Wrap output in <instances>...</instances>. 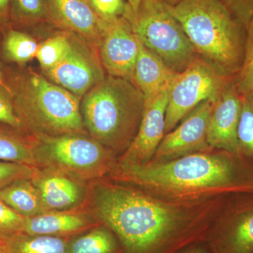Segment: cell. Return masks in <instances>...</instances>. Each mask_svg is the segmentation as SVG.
I'll return each mask as SVG.
<instances>
[{"mask_svg": "<svg viewBox=\"0 0 253 253\" xmlns=\"http://www.w3.org/2000/svg\"><path fill=\"white\" fill-rule=\"evenodd\" d=\"M175 73L138 40V54L131 81L144 94L145 101L154 99L166 89Z\"/></svg>", "mask_w": 253, "mask_h": 253, "instance_id": "cell-18", "label": "cell"}, {"mask_svg": "<svg viewBox=\"0 0 253 253\" xmlns=\"http://www.w3.org/2000/svg\"><path fill=\"white\" fill-rule=\"evenodd\" d=\"M11 0H0V16H4L7 12Z\"/></svg>", "mask_w": 253, "mask_h": 253, "instance_id": "cell-34", "label": "cell"}, {"mask_svg": "<svg viewBox=\"0 0 253 253\" xmlns=\"http://www.w3.org/2000/svg\"><path fill=\"white\" fill-rule=\"evenodd\" d=\"M91 186V214L118 236L125 253H179L206 242L227 203V198L172 202L116 181Z\"/></svg>", "mask_w": 253, "mask_h": 253, "instance_id": "cell-1", "label": "cell"}, {"mask_svg": "<svg viewBox=\"0 0 253 253\" xmlns=\"http://www.w3.org/2000/svg\"><path fill=\"white\" fill-rule=\"evenodd\" d=\"M241 111V94L234 76L213 101L208 127L211 149L241 156L237 137Z\"/></svg>", "mask_w": 253, "mask_h": 253, "instance_id": "cell-13", "label": "cell"}, {"mask_svg": "<svg viewBox=\"0 0 253 253\" xmlns=\"http://www.w3.org/2000/svg\"><path fill=\"white\" fill-rule=\"evenodd\" d=\"M234 77L225 76L200 57L184 71L175 73L168 86L165 134L201 103L217 97Z\"/></svg>", "mask_w": 253, "mask_h": 253, "instance_id": "cell-8", "label": "cell"}, {"mask_svg": "<svg viewBox=\"0 0 253 253\" xmlns=\"http://www.w3.org/2000/svg\"><path fill=\"white\" fill-rule=\"evenodd\" d=\"M9 253H67L63 237L20 234L7 239Z\"/></svg>", "mask_w": 253, "mask_h": 253, "instance_id": "cell-20", "label": "cell"}, {"mask_svg": "<svg viewBox=\"0 0 253 253\" xmlns=\"http://www.w3.org/2000/svg\"><path fill=\"white\" fill-rule=\"evenodd\" d=\"M141 0H127V5L129 9L132 13H135L138 7H139V3Z\"/></svg>", "mask_w": 253, "mask_h": 253, "instance_id": "cell-35", "label": "cell"}, {"mask_svg": "<svg viewBox=\"0 0 253 253\" xmlns=\"http://www.w3.org/2000/svg\"><path fill=\"white\" fill-rule=\"evenodd\" d=\"M220 1L247 29L253 17V0H220Z\"/></svg>", "mask_w": 253, "mask_h": 253, "instance_id": "cell-32", "label": "cell"}, {"mask_svg": "<svg viewBox=\"0 0 253 253\" xmlns=\"http://www.w3.org/2000/svg\"><path fill=\"white\" fill-rule=\"evenodd\" d=\"M34 169L27 165L0 161V189L20 179H31Z\"/></svg>", "mask_w": 253, "mask_h": 253, "instance_id": "cell-29", "label": "cell"}, {"mask_svg": "<svg viewBox=\"0 0 253 253\" xmlns=\"http://www.w3.org/2000/svg\"><path fill=\"white\" fill-rule=\"evenodd\" d=\"M71 46L70 32L64 31L40 44L36 58L42 72L51 69L61 62L69 52Z\"/></svg>", "mask_w": 253, "mask_h": 253, "instance_id": "cell-23", "label": "cell"}, {"mask_svg": "<svg viewBox=\"0 0 253 253\" xmlns=\"http://www.w3.org/2000/svg\"><path fill=\"white\" fill-rule=\"evenodd\" d=\"M10 4L13 18L20 22L47 20L46 0H11Z\"/></svg>", "mask_w": 253, "mask_h": 253, "instance_id": "cell-26", "label": "cell"}, {"mask_svg": "<svg viewBox=\"0 0 253 253\" xmlns=\"http://www.w3.org/2000/svg\"><path fill=\"white\" fill-rule=\"evenodd\" d=\"M123 16L143 45L173 72L181 73L199 58L180 23L161 0H141L135 13L127 5Z\"/></svg>", "mask_w": 253, "mask_h": 253, "instance_id": "cell-7", "label": "cell"}, {"mask_svg": "<svg viewBox=\"0 0 253 253\" xmlns=\"http://www.w3.org/2000/svg\"><path fill=\"white\" fill-rule=\"evenodd\" d=\"M71 46L64 59L44 71V77L76 96L83 97L106 77L96 46L70 32Z\"/></svg>", "mask_w": 253, "mask_h": 253, "instance_id": "cell-9", "label": "cell"}, {"mask_svg": "<svg viewBox=\"0 0 253 253\" xmlns=\"http://www.w3.org/2000/svg\"><path fill=\"white\" fill-rule=\"evenodd\" d=\"M241 94V111L237 131L240 154L253 161V94Z\"/></svg>", "mask_w": 253, "mask_h": 253, "instance_id": "cell-25", "label": "cell"}, {"mask_svg": "<svg viewBox=\"0 0 253 253\" xmlns=\"http://www.w3.org/2000/svg\"><path fill=\"white\" fill-rule=\"evenodd\" d=\"M0 253H9L7 240L0 238Z\"/></svg>", "mask_w": 253, "mask_h": 253, "instance_id": "cell-36", "label": "cell"}, {"mask_svg": "<svg viewBox=\"0 0 253 253\" xmlns=\"http://www.w3.org/2000/svg\"><path fill=\"white\" fill-rule=\"evenodd\" d=\"M145 98L130 80L108 76L86 92L81 109L86 132L117 156L135 137Z\"/></svg>", "mask_w": 253, "mask_h": 253, "instance_id": "cell-4", "label": "cell"}, {"mask_svg": "<svg viewBox=\"0 0 253 253\" xmlns=\"http://www.w3.org/2000/svg\"><path fill=\"white\" fill-rule=\"evenodd\" d=\"M0 161L21 163L36 168L29 136L0 127Z\"/></svg>", "mask_w": 253, "mask_h": 253, "instance_id": "cell-22", "label": "cell"}, {"mask_svg": "<svg viewBox=\"0 0 253 253\" xmlns=\"http://www.w3.org/2000/svg\"><path fill=\"white\" fill-rule=\"evenodd\" d=\"M39 44L32 37L17 31H10L3 45L4 55L9 61L24 64L36 57Z\"/></svg>", "mask_w": 253, "mask_h": 253, "instance_id": "cell-24", "label": "cell"}, {"mask_svg": "<svg viewBox=\"0 0 253 253\" xmlns=\"http://www.w3.org/2000/svg\"><path fill=\"white\" fill-rule=\"evenodd\" d=\"M206 242L211 253H253V199L226 204Z\"/></svg>", "mask_w": 253, "mask_h": 253, "instance_id": "cell-10", "label": "cell"}, {"mask_svg": "<svg viewBox=\"0 0 253 253\" xmlns=\"http://www.w3.org/2000/svg\"><path fill=\"white\" fill-rule=\"evenodd\" d=\"M96 14L103 21L121 17L126 14L127 2L125 0H88Z\"/></svg>", "mask_w": 253, "mask_h": 253, "instance_id": "cell-30", "label": "cell"}, {"mask_svg": "<svg viewBox=\"0 0 253 253\" xmlns=\"http://www.w3.org/2000/svg\"><path fill=\"white\" fill-rule=\"evenodd\" d=\"M0 123L17 130L22 129V124L15 111L9 93L0 90Z\"/></svg>", "mask_w": 253, "mask_h": 253, "instance_id": "cell-31", "label": "cell"}, {"mask_svg": "<svg viewBox=\"0 0 253 253\" xmlns=\"http://www.w3.org/2000/svg\"><path fill=\"white\" fill-rule=\"evenodd\" d=\"M78 209L49 211L26 218L23 234L63 237L94 227L97 223L94 220L93 216Z\"/></svg>", "mask_w": 253, "mask_h": 253, "instance_id": "cell-17", "label": "cell"}, {"mask_svg": "<svg viewBox=\"0 0 253 253\" xmlns=\"http://www.w3.org/2000/svg\"><path fill=\"white\" fill-rule=\"evenodd\" d=\"M165 4L168 5V6H174L176 5L179 4V3L182 1H186V0H161Z\"/></svg>", "mask_w": 253, "mask_h": 253, "instance_id": "cell-37", "label": "cell"}, {"mask_svg": "<svg viewBox=\"0 0 253 253\" xmlns=\"http://www.w3.org/2000/svg\"><path fill=\"white\" fill-rule=\"evenodd\" d=\"M31 181L47 212L78 209L87 199L86 181L61 171L35 168Z\"/></svg>", "mask_w": 253, "mask_h": 253, "instance_id": "cell-15", "label": "cell"}, {"mask_svg": "<svg viewBox=\"0 0 253 253\" xmlns=\"http://www.w3.org/2000/svg\"><path fill=\"white\" fill-rule=\"evenodd\" d=\"M22 130L32 135L88 134L81 113V96L30 71L9 88Z\"/></svg>", "mask_w": 253, "mask_h": 253, "instance_id": "cell-5", "label": "cell"}, {"mask_svg": "<svg viewBox=\"0 0 253 253\" xmlns=\"http://www.w3.org/2000/svg\"><path fill=\"white\" fill-rule=\"evenodd\" d=\"M168 87L149 101L135 137L118 163L144 165L151 162L165 136L168 105Z\"/></svg>", "mask_w": 253, "mask_h": 253, "instance_id": "cell-14", "label": "cell"}, {"mask_svg": "<svg viewBox=\"0 0 253 253\" xmlns=\"http://www.w3.org/2000/svg\"><path fill=\"white\" fill-rule=\"evenodd\" d=\"M235 79L241 92L253 94V17L247 28L244 61Z\"/></svg>", "mask_w": 253, "mask_h": 253, "instance_id": "cell-27", "label": "cell"}, {"mask_svg": "<svg viewBox=\"0 0 253 253\" xmlns=\"http://www.w3.org/2000/svg\"><path fill=\"white\" fill-rule=\"evenodd\" d=\"M117 241L109 228L96 226L68 243L67 253H117Z\"/></svg>", "mask_w": 253, "mask_h": 253, "instance_id": "cell-21", "label": "cell"}, {"mask_svg": "<svg viewBox=\"0 0 253 253\" xmlns=\"http://www.w3.org/2000/svg\"><path fill=\"white\" fill-rule=\"evenodd\" d=\"M46 4L50 22L98 48L104 21L96 14L88 0H46Z\"/></svg>", "mask_w": 253, "mask_h": 253, "instance_id": "cell-16", "label": "cell"}, {"mask_svg": "<svg viewBox=\"0 0 253 253\" xmlns=\"http://www.w3.org/2000/svg\"><path fill=\"white\" fill-rule=\"evenodd\" d=\"M36 168L61 171L84 181L110 174L118 158L88 134L29 136Z\"/></svg>", "mask_w": 253, "mask_h": 253, "instance_id": "cell-6", "label": "cell"}, {"mask_svg": "<svg viewBox=\"0 0 253 253\" xmlns=\"http://www.w3.org/2000/svg\"><path fill=\"white\" fill-rule=\"evenodd\" d=\"M0 199L15 212L26 218L47 212L39 191L31 179H20L1 188Z\"/></svg>", "mask_w": 253, "mask_h": 253, "instance_id": "cell-19", "label": "cell"}, {"mask_svg": "<svg viewBox=\"0 0 253 253\" xmlns=\"http://www.w3.org/2000/svg\"><path fill=\"white\" fill-rule=\"evenodd\" d=\"M214 99L201 103L181 121L180 124L165 134L151 162H166L188 155L214 150L210 147L208 142V123Z\"/></svg>", "mask_w": 253, "mask_h": 253, "instance_id": "cell-11", "label": "cell"}, {"mask_svg": "<svg viewBox=\"0 0 253 253\" xmlns=\"http://www.w3.org/2000/svg\"><path fill=\"white\" fill-rule=\"evenodd\" d=\"M0 85H1L3 86V87H4L5 89H6V90H7L8 91H9V87H7V86H6V85H4V84H3V83H2V81H1V77H0Z\"/></svg>", "mask_w": 253, "mask_h": 253, "instance_id": "cell-38", "label": "cell"}, {"mask_svg": "<svg viewBox=\"0 0 253 253\" xmlns=\"http://www.w3.org/2000/svg\"><path fill=\"white\" fill-rule=\"evenodd\" d=\"M110 176L116 182L181 204L253 194L252 163L222 150L196 153L166 162H117Z\"/></svg>", "mask_w": 253, "mask_h": 253, "instance_id": "cell-2", "label": "cell"}, {"mask_svg": "<svg viewBox=\"0 0 253 253\" xmlns=\"http://www.w3.org/2000/svg\"><path fill=\"white\" fill-rule=\"evenodd\" d=\"M26 218L20 215L0 199V238L9 239L23 234Z\"/></svg>", "mask_w": 253, "mask_h": 253, "instance_id": "cell-28", "label": "cell"}, {"mask_svg": "<svg viewBox=\"0 0 253 253\" xmlns=\"http://www.w3.org/2000/svg\"><path fill=\"white\" fill-rule=\"evenodd\" d=\"M179 253H211L206 242L198 243L188 246Z\"/></svg>", "mask_w": 253, "mask_h": 253, "instance_id": "cell-33", "label": "cell"}, {"mask_svg": "<svg viewBox=\"0 0 253 253\" xmlns=\"http://www.w3.org/2000/svg\"><path fill=\"white\" fill-rule=\"evenodd\" d=\"M98 51L109 76L131 81L138 54V40L124 16L104 21Z\"/></svg>", "mask_w": 253, "mask_h": 253, "instance_id": "cell-12", "label": "cell"}, {"mask_svg": "<svg viewBox=\"0 0 253 253\" xmlns=\"http://www.w3.org/2000/svg\"><path fill=\"white\" fill-rule=\"evenodd\" d=\"M167 6L199 57L225 76H235L244 61L247 29L225 5L220 0H186Z\"/></svg>", "mask_w": 253, "mask_h": 253, "instance_id": "cell-3", "label": "cell"}]
</instances>
